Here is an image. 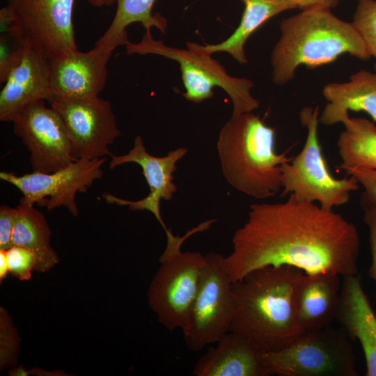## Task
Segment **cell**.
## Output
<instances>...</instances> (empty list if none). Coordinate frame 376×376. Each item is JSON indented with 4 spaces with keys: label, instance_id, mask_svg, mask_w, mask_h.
Instances as JSON below:
<instances>
[{
    "label": "cell",
    "instance_id": "31",
    "mask_svg": "<svg viewBox=\"0 0 376 376\" xmlns=\"http://www.w3.org/2000/svg\"><path fill=\"white\" fill-rule=\"evenodd\" d=\"M17 214V209L3 205L0 207V249L12 246V236Z\"/></svg>",
    "mask_w": 376,
    "mask_h": 376
},
{
    "label": "cell",
    "instance_id": "14",
    "mask_svg": "<svg viewBox=\"0 0 376 376\" xmlns=\"http://www.w3.org/2000/svg\"><path fill=\"white\" fill-rule=\"evenodd\" d=\"M187 151L185 148H178L169 151L166 156L156 157L146 150L141 136H136L134 146L128 153L123 155H111L109 167L113 169L127 163L139 164L149 186V194L138 201L123 199L109 193L103 194V198L109 204L128 206L132 211L150 212L161 224L165 233H169L171 230L166 227L162 218L160 202L161 200H171L177 191V187L173 182V173L176 170V163Z\"/></svg>",
    "mask_w": 376,
    "mask_h": 376
},
{
    "label": "cell",
    "instance_id": "9",
    "mask_svg": "<svg viewBox=\"0 0 376 376\" xmlns=\"http://www.w3.org/2000/svg\"><path fill=\"white\" fill-rule=\"evenodd\" d=\"M75 0H8L9 33L47 59L78 49L72 22Z\"/></svg>",
    "mask_w": 376,
    "mask_h": 376
},
{
    "label": "cell",
    "instance_id": "4",
    "mask_svg": "<svg viewBox=\"0 0 376 376\" xmlns=\"http://www.w3.org/2000/svg\"><path fill=\"white\" fill-rule=\"evenodd\" d=\"M217 149L227 182L256 199L280 191L281 165L292 159L276 152L274 129L251 112L231 117L219 132Z\"/></svg>",
    "mask_w": 376,
    "mask_h": 376
},
{
    "label": "cell",
    "instance_id": "3",
    "mask_svg": "<svg viewBox=\"0 0 376 376\" xmlns=\"http://www.w3.org/2000/svg\"><path fill=\"white\" fill-rule=\"evenodd\" d=\"M281 37L272 52V81L284 85L304 65L314 69L348 54L362 61L371 56L352 22L336 17L331 9L314 8L283 19Z\"/></svg>",
    "mask_w": 376,
    "mask_h": 376
},
{
    "label": "cell",
    "instance_id": "24",
    "mask_svg": "<svg viewBox=\"0 0 376 376\" xmlns=\"http://www.w3.org/2000/svg\"><path fill=\"white\" fill-rule=\"evenodd\" d=\"M342 123L336 146L341 159L340 168H362L376 170V125L364 118H350Z\"/></svg>",
    "mask_w": 376,
    "mask_h": 376
},
{
    "label": "cell",
    "instance_id": "18",
    "mask_svg": "<svg viewBox=\"0 0 376 376\" xmlns=\"http://www.w3.org/2000/svg\"><path fill=\"white\" fill-rule=\"evenodd\" d=\"M363 349L366 375L376 376V315L357 275L343 277L336 320Z\"/></svg>",
    "mask_w": 376,
    "mask_h": 376
},
{
    "label": "cell",
    "instance_id": "20",
    "mask_svg": "<svg viewBox=\"0 0 376 376\" xmlns=\"http://www.w3.org/2000/svg\"><path fill=\"white\" fill-rule=\"evenodd\" d=\"M327 100L319 122L330 126L341 123L348 111H364L376 121V73L361 70L344 83H329L322 88Z\"/></svg>",
    "mask_w": 376,
    "mask_h": 376
},
{
    "label": "cell",
    "instance_id": "30",
    "mask_svg": "<svg viewBox=\"0 0 376 376\" xmlns=\"http://www.w3.org/2000/svg\"><path fill=\"white\" fill-rule=\"evenodd\" d=\"M364 215L363 221L368 228L371 265L369 276L376 283V205L361 203Z\"/></svg>",
    "mask_w": 376,
    "mask_h": 376
},
{
    "label": "cell",
    "instance_id": "13",
    "mask_svg": "<svg viewBox=\"0 0 376 376\" xmlns=\"http://www.w3.org/2000/svg\"><path fill=\"white\" fill-rule=\"evenodd\" d=\"M15 133L30 152L33 171L52 173L74 160L64 122L45 100L26 106L12 121Z\"/></svg>",
    "mask_w": 376,
    "mask_h": 376
},
{
    "label": "cell",
    "instance_id": "1",
    "mask_svg": "<svg viewBox=\"0 0 376 376\" xmlns=\"http://www.w3.org/2000/svg\"><path fill=\"white\" fill-rule=\"evenodd\" d=\"M225 257L232 282L267 266L290 265L306 274L357 275L360 237L341 214L289 195L275 203L250 205Z\"/></svg>",
    "mask_w": 376,
    "mask_h": 376
},
{
    "label": "cell",
    "instance_id": "12",
    "mask_svg": "<svg viewBox=\"0 0 376 376\" xmlns=\"http://www.w3.org/2000/svg\"><path fill=\"white\" fill-rule=\"evenodd\" d=\"M49 104L64 122L74 160H92L111 156L109 146L121 133L108 100L95 96L63 98Z\"/></svg>",
    "mask_w": 376,
    "mask_h": 376
},
{
    "label": "cell",
    "instance_id": "15",
    "mask_svg": "<svg viewBox=\"0 0 376 376\" xmlns=\"http://www.w3.org/2000/svg\"><path fill=\"white\" fill-rule=\"evenodd\" d=\"M112 53L95 45L86 52L75 49L50 58L49 102L99 96L107 81V65Z\"/></svg>",
    "mask_w": 376,
    "mask_h": 376
},
{
    "label": "cell",
    "instance_id": "11",
    "mask_svg": "<svg viewBox=\"0 0 376 376\" xmlns=\"http://www.w3.org/2000/svg\"><path fill=\"white\" fill-rule=\"evenodd\" d=\"M106 158L78 159L52 173L33 171L23 175L1 171L0 179L22 194L19 204L46 207L49 211L64 207L74 216L78 214L75 196L84 193L97 179L102 178V167Z\"/></svg>",
    "mask_w": 376,
    "mask_h": 376
},
{
    "label": "cell",
    "instance_id": "7",
    "mask_svg": "<svg viewBox=\"0 0 376 376\" xmlns=\"http://www.w3.org/2000/svg\"><path fill=\"white\" fill-rule=\"evenodd\" d=\"M299 118L307 129V136L301 152L281 165L282 196L291 195L302 202H318L327 210L347 203L359 183L353 175L337 179L331 175L319 141V107L303 108Z\"/></svg>",
    "mask_w": 376,
    "mask_h": 376
},
{
    "label": "cell",
    "instance_id": "26",
    "mask_svg": "<svg viewBox=\"0 0 376 376\" xmlns=\"http://www.w3.org/2000/svg\"><path fill=\"white\" fill-rule=\"evenodd\" d=\"M19 338L8 311L0 308V368H13L16 365Z\"/></svg>",
    "mask_w": 376,
    "mask_h": 376
},
{
    "label": "cell",
    "instance_id": "28",
    "mask_svg": "<svg viewBox=\"0 0 376 376\" xmlns=\"http://www.w3.org/2000/svg\"><path fill=\"white\" fill-rule=\"evenodd\" d=\"M9 272L20 281L30 280L36 271L37 260L33 252L25 248L12 246L6 250Z\"/></svg>",
    "mask_w": 376,
    "mask_h": 376
},
{
    "label": "cell",
    "instance_id": "6",
    "mask_svg": "<svg viewBox=\"0 0 376 376\" xmlns=\"http://www.w3.org/2000/svg\"><path fill=\"white\" fill-rule=\"evenodd\" d=\"M128 54H155L177 61L185 88L183 97L188 101L200 103L214 95L213 88H222L233 103L231 117L251 112L258 108L259 101L251 91V80L232 77L217 60L189 48L180 49L168 46L162 40H155L150 31H146L137 43L129 42L126 45Z\"/></svg>",
    "mask_w": 376,
    "mask_h": 376
},
{
    "label": "cell",
    "instance_id": "33",
    "mask_svg": "<svg viewBox=\"0 0 376 376\" xmlns=\"http://www.w3.org/2000/svg\"><path fill=\"white\" fill-rule=\"evenodd\" d=\"M9 272V265L6 250L0 249V282L6 279Z\"/></svg>",
    "mask_w": 376,
    "mask_h": 376
},
{
    "label": "cell",
    "instance_id": "32",
    "mask_svg": "<svg viewBox=\"0 0 376 376\" xmlns=\"http://www.w3.org/2000/svg\"><path fill=\"white\" fill-rule=\"evenodd\" d=\"M297 8L306 10L314 8H335L340 0H290Z\"/></svg>",
    "mask_w": 376,
    "mask_h": 376
},
{
    "label": "cell",
    "instance_id": "2",
    "mask_svg": "<svg viewBox=\"0 0 376 376\" xmlns=\"http://www.w3.org/2000/svg\"><path fill=\"white\" fill-rule=\"evenodd\" d=\"M304 274L290 265L267 266L232 282L235 309L228 331L245 336L264 352L290 344L303 333L296 320L295 295Z\"/></svg>",
    "mask_w": 376,
    "mask_h": 376
},
{
    "label": "cell",
    "instance_id": "27",
    "mask_svg": "<svg viewBox=\"0 0 376 376\" xmlns=\"http://www.w3.org/2000/svg\"><path fill=\"white\" fill-rule=\"evenodd\" d=\"M25 47L10 34L0 36V82L5 83L10 73L21 63Z\"/></svg>",
    "mask_w": 376,
    "mask_h": 376
},
{
    "label": "cell",
    "instance_id": "21",
    "mask_svg": "<svg viewBox=\"0 0 376 376\" xmlns=\"http://www.w3.org/2000/svg\"><path fill=\"white\" fill-rule=\"evenodd\" d=\"M244 10L238 27L226 40L213 45H201L187 42V48L205 54L219 52L231 55L239 63L247 62L244 45L247 39L271 17L287 10L297 8L290 0H242Z\"/></svg>",
    "mask_w": 376,
    "mask_h": 376
},
{
    "label": "cell",
    "instance_id": "17",
    "mask_svg": "<svg viewBox=\"0 0 376 376\" xmlns=\"http://www.w3.org/2000/svg\"><path fill=\"white\" fill-rule=\"evenodd\" d=\"M49 62L25 48L21 63L10 73L0 93V120L12 122L28 104L49 100Z\"/></svg>",
    "mask_w": 376,
    "mask_h": 376
},
{
    "label": "cell",
    "instance_id": "29",
    "mask_svg": "<svg viewBox=\"0 0 376 376\" xmlns=\"http://www.w3.org/2000/svg\"><path fill=\"white\" fill-rule=\"evenodd\" d=\"M347 175H353L363 187L361 203L376 205V170L362 168H345Z\"/></svg>",
    "mask_w": 376,
    "mask_h": 376
},
{
    "label": "cell",
    "instance_id": "8",
    "mask_svg": "<svg viewBox=\"0 0 376 376\" xmlns=\"http://www.w3.org/2000/svg\"><path fill=\"white\" fill-rule=\"evenodd\" d=\"M270 375L357 376L350 338L331 325L304 331L284 348L264 353Z\"/></svg>",
    "mask_w": 376,
    "mask_h": 376
},
{
    "label": "cell",
    "instance_id": "5",
    "mask_svg": "<svg viewBox=\"0 0 376 376\" xmlns=\"http://www.w3.org/2000/svg\"><path fill=\"white\" fill-rule=\"evenodd\" d=\"M207 220L189 230L183 236L166 234V246L160 256V266L148 290V302L157 320L171 331L180 329L185 334L189 325L191 306L196 294L205 255L198 251H182L183 242L190 236L210 227Z\"/></svg>",
    "mask_w": 376,
    "mask_h": 376
},
{
    "label": "cell",
    "instance_id": "16",
    "mask_svg": "<svg viewBox=\"0 0 376 376\" xmlns=\"http://www.w3.org/2000/svg\"><path fill=\"white\" fill-rule=\"evenodd\" d=\"M196 362V376H268L264 352L245 336L228 331Z\"/></svg>",
    "mask_w": 376,
    "mask_h": 376
},
{
    "label": "cell",
    "instance_id": "23",
    "mask_svg": "<svg viewBox=\"0 0 376 376\" xmlns=\"http://www.w3.org/2000/svg\"><path fill=\"white\" fill-rule=\"evenodd\" d=\"M156 0H105V6L116 2L115 16L104 33L95 45L113 50L120 45H126L128 40L127 27L134 22H139L146 31L152 27L165 33L167 22L160 14H152V9Z\"/></svg>",
    "mask_w": 376,
    "mask_h": 376
},
{
    "label": "cell",
    "instance_id": "34",
    "mask_svg": "<svg viewBox=\"0 0 376 376\" xmlns=\"http://www.w3.org/2000/svg\"><path fill=\"white\" fill-rule=\"evenodd\" d=\"M30 371H27L22 366L19 367H13L8 370V375L10 376H28L30 375Z\"/></svg>",
    "mask_w": 376,
    "mask_h": 376
},
{
    "label": "cell",
    "instance_id": "10",
    "mask_svg": "<svg viewBox=\"0 0 376 376\" xmlns=\"http://www.w3.org/2000/svg\"><path fill=\"white\" fill-rule=\"evenodd\" d=\"M205 259L191 306L188 328L183 334L187 347L193 352L219 341L228 331L235 309L225 257L209 253Z\"/></svg>",
    "mask_w": 376,
    "mask_h": 376
},
{
    "label": "cell",
    "instance_id": "19",
    "mask_svg": "<svg viewBox=\"0 0 376 376\" xmlns=\"http://www.w3.org/2000/svg\"><path fill=\"white\" fill-rule=\"evenodd\" d=\"M341 282L336 274H303L295 295L296 320L303 332L329 326L336 320Z\"/></svg>",
    "mask_w": 376,
    "mask_h": 376
},
{
    "label": "cell",
    "instance_id": "22",
    "mask_svg": "<svg viewBox=\"0 0 376 376\" xmlns=\"http://www.w3.org/2000/svg\"><path fill=\"white\" fill-rule=\"evenodd\" d=\"M12 236V246L29 249L37 260L36 271L45 272L59 258L50 245L52 231L42 213L34 206L19 204Z\"/></svg>",
    "mask_w": 376,
    "mask_h": 376
},
{
    "label": "cell",
    "instance_id": "25",
    "mask_svg": "<svg viewBox=\"0 0 376 376\" xmlns=\"http://www.w3.org/2000/svg\"><path fill=\"white\" fill-rule=\"evenodd\" d=\"M352 23L376 60V0H358Z\"/></svg>",
    "mask_w": 376,
    "mask_h": 376
},
{
    "label": "cell",
    "instance_id": "35",
    "mask_svg": "<svg viewBox=\"0 0 376 376\" xmlns=\"http://www.w3.org/2000/svg\"><path fill=\"white\" fill-rule=\"evenodd\" d=\"M88 1L95 7L105 6V0H88Z\"/></svg>",
    "mask_w": 376,
    "mask_h": 376
}]
</instances>
